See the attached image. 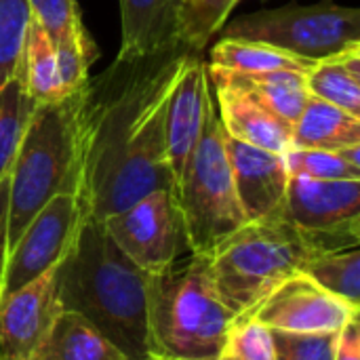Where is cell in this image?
Returning a JSON list of instances; mask_svg holds the SVG:
<instances>
[{"instance_id":"obj_1","label":"cell","mask_w":360,"mask_h":360,"mask_svg":"<svg viewBox=\"0 0 360 360\" xmlns=\"http://www.w3.org/2000/svg\"><path fill=\"white\" fill-rule=\"evenodd\" d=\"M194 53L184 42L118 59L89 76L80 99L78 196L86 219L103 221L156 190H173L165 112L171 86Z\"/></svg>"},{"instance_id":"obj_2","label":"cell","mask_w":360,"mask_h":360,"mask_svg":"<svg viewBox=\"0 0 360 360\" xmlns=\"http://www.w3.org/2000/svg\"><path fill=\"white\" fill-rule=\"evenodd\" d=\"M148 281L108 236L101 221L84 219L68 255L57 266V293L72 310L103 333L127 360L150 356Z\"/></svg>"},{"instance_id":"obj_3","label":"cell","mask_w":360,"mask_h":360,"mask_svg":"<svg viewBox=\"0 0 360 360\" xmlns=\"http://www.w3.org/2000/svg\"><path fill=\"white\" fill-rule=\"evenodd\" d=\"M359 243L356 236L308 232L272 215L247 221L221 240L209 253V264L221 302L234 316H243L312 257Z\"/></svg>"},{"instance_id":"obj_4","label":"cell","mask_w":360,"mask_h":360,"mask_svg":"<svg viewBox=\"0 0 360 360\" xmlns=\"http://www.w3.org/2000/svg\"><path fill=\"white\" fill-rule=\"evenodd\" d=\"M82 89L36 105L27 120L8 173V249L51 198L61 192L78 194Z\"/></svg>"},{"instance_id":"obj_5","label":"cell","mask_w":360,"mask_h":360,"mask_svg":"<svg viewBox=\"0 0 360 360\" xmlns=\"http://www.w3.org/2000/svg\"><path fill=\"white\" fill-rule=\"evenodd\" d=\"M234 319L215 289L209 255L188 253L148 281V342L154 356H217Z\"/></svg>"},{"instance_id":"obj_6","label":"cell","mask_w":360,"mask_h":360,"mask_svg":"<svg viewBox=\"0 0 360 360\" xmlns=\"http://www.w3.org/2000/svg\"><path fill=\"white\" fill-rule=\"evenodd\" d=\"M173 194L184 219L190 253L209 255L221 240L247 224L224 146V127L215 110Z\"/></svg>"},{"instance_id":"obj_7","label":"cell","mask_w":360,"mask_h":360,"mask_svg":"<svg viewBox=\"0 0 360 360\" xmlns=\"http://www.w3.org/2000/svg\"><path fill=\"white\" fill-rule=\"evenodd\" d=\"M221 30L228 38L257 40L297 57L321 61L360 46V11L333 2L287 4L238 17Z\"/></svg>"},{"instance_id":"obj_8","label":"cell","mask_w":360,"mask_h":360,"mask_svg":"<svg viewBox=\"0 0 360 360\" xmlns=\"http://www.w3.org/2000/svg\"><path fill=\"white\" fill-rule=\"evenodd\" d=\"M101 224L114 245L148 276L190 253L173 190H156Z\"/></svg>"},{"instance_id":"obj_9","label":"cell","mask_w":360,"mask_h":360,"mask_svg":"<svg viewBox=\"0 0 360 360\" xmlns=\"http://www.w3.org/2000/svg\"><path fill=\"white\" fill-rule=\"evenodd\" d=\"M84 219L82 200L76 192H61L51 198L8 249L2 295L57 268L72 249Z\"/></svg>"},{"instance_id":"obj_10","label":"cell","mask_w":360,"mask_h":360,"mask_svg":"<svg viewBox=\"0 0 360 360\" xmlns=\"http://www.w3.org/2000/svg\"><path fill=\"white\" fill-rule=\"evenodd\" d=\"M359 308L342 302L308 274L293 272L278 283L249 314L270 331L283 333H340Z\"/></svg>"},{"instance_id":"obj_11","label":"cell","mask_w":360,"mask_h":360,"mask_svg":"<svg viewBox=\"0 0 360 360\" xmlns=\"http://www.w3.org/2000/svg\"><path fill=\"white\" fill-rule=\"evenodd\" d=\"M209 86L207 63L200 53H190L175 76L165 112L167 160L175 184L194 154L211 112L215 110Z\"/></svg>"},{"instance_id":"obj_12","label":"cell","mask_w":360,"mask_h":360,"mask_svg":"<svg viewBox=\"0 0 360 360\" xmlns=\"http://www.w3.org/2000/svg\"><path fill=\"white\" fill-rule=\"evenodd\" d=\"M278 215L308 232L360 238V179L289 177Z\"/></svg>"},{"instance_id":"obj_13","label":"cell","mask_w":360,"mask_h":360,"mask_svg":"<svg viewBox=\"0 0 360 360\" xmlns=\"http://www.w3.org/2000/svg\"><path fill=\"white\" fill-rule=\"evenodd\" d=\"M57 268L0 297V360H27L61 314Z\"/></svg>"},{"instance_id":"obj_14","label":"cell","mask_w":360,"mask_h":360,"mask_svg":"<svg viewBox=\"0 0 360 360\" xmlns=\"http://www.w3.org/2000/svg\"><path fill=\"white\" fill-rule=\"evenodd\" d=\"M209 80L219 101V122L226 135L249 146L285 156L291 150L293 124L272 112L255 93L240 84L228 70L209 65Z\"/></svg>"},{"instance_id":"obj_15","label":"cell","mask_w":360,"mask_h":360,"mask_svg":"<svg viewBox=\"0 0 360 360\" xmlns=\"http://www.w3.org/2000/svg\"><path fill=\"white\" fill-rule=\"evenodd\" d=\"M224 146L247 221L278 215L285 202L289 171L285 156L238 141L224 131Z\"/></svg>"},{"instance_id":"obj_16","label":"cell","mask_w":360,"mask_h":360,"mask_svg":"<svg viewBox=\"0 0 360 360\" xmlns=\"http://www.w3.org/2000/svg\"><path fill=\"white\" fill-rule=\"evenodd\" d=\"M179 0H120L118 59H135L179 44Z\"/></svg>"},{"instance_id":"obj_17","label":"cell","mask_w":360,"mask_h":360,"mask_svg":"<svg viewBox=\"0 0 360 360\" xmlns=\"http://www.w3.org/2000/svg\"><path fill=\"white\" fill-rule=\"evenodd\" d=\"M27 360H127V356L80 314L61 310Z\"/></svg>"},{"instance_id":"obj_18","label":"cell","mask_w":360,"mask_h":360,"mask_svg":"<svg viewBox=\"0 0 360 360\" xmlns=\"http://www.w3.org/2000/svg\"><path fill=\"white\" fill-rule=\"evenodd\" d=\"M360 143V116L310 95L304 112L293 124L291 148L300 150H342Z\"/></svg>"},{"instance_id":"obj_19","label":"cell","mask_w":360,"mask_h":360,"mask_svg":"<svg viewBox=\"0 0 360 360\" xmlns=\"http://www.w3.org/2000/svg\"><path fill=\"white\" fill-rule=\"evenodd\" d=\"M15 76L21 80L25 93L36 105L55 103L68 95L61 84L53 42L36 19H30L21 61Z\"/></svg>"},{"instance_id":"obj_20","label":"cell","mask_w":360,"mask_h":360,"mask_svg":"<svg viewBox=\"0 0 360 360\" xmlns=\"http://www.w3.org/2000/svg\"><path fill=\"white\" fill-rule=\"evenodd\" d=\"M314 63L316 61L297 57L293 53H287L266 42L224 36L211 49L209 65L238 72V74H262V72H278V70L308 74Z\"/></svg>"},{"instance_id":"obj_21","label":"cell","mask_w":360,"mask_h":360,"mask_svg":"<svg viewBox=\"0 0 360 360\" xmlns=\"http://www.w3.org/2000/svg\"><path fill=\"white\" fill-rule=\"evenodd\" d=\"M306 84L312 97L360 116V46L316 61Z\"/></svg>"},{"instance_id":"obj_22","label":"cell","mask_w":360,"mask_h":360,"mask_svg":"<svg viewBox=\"0 0 360 360\" xmlns=\"http://www.w3.org/2000/svg\"><path fill=\"white\" fill-rule=\"evenodd\" d=\"M230 72V70H228ZM240 84H245L251 93H255L272 112H276L289 124H295L300 114L304 112L310 91L306 84V74L302 72H262V74H238L230 72Z\"/></svg>"},{"instance_id":"obj_23","label":"cell","mask_w":360,"mask_h":360,"mask_svg":"<svg viewBox=\"0 0 360 360\" xmlns=\"http://www.w3.org/2000/svg\"><path fill=\"white\" fill-rule=\"evenodd\" d=\"M316 285L360 310V251L359 247L321 253L300 270Z\"/></svg>"},{"instance_id":"obj_24","label":"cell","mask_w":360,"mask_h":360,"mask_svg":"<svg viewBox=\"0 0 360 360\" xmlns=\"http://www.w3.org/2000/svg\"><path fill=\"white\" fill-rule=\"evenodd\" d=\"M36 103L25 93L21 80L13 76L0 89V184L8 177L23 131Z\"/></svg>"},{"instance_id":"obj_25","label":"cell","mask_w":360,"mask_h":360,"mask_svg":"<svg viewBox=\"0 0 360 360\" xmlns=\"http://www.w3.org/2000/svg\"><path fill=\"white\" fill-rule=\"evenodd\" d=\"M65 93L80 91L89 80V65L99 57V49L86 34L84 25L72 27L51 40Z\"/></svg>"},{"instance_id":"obj_26","label":"cell","mask_w":360,"mask_h":360,"mask_svg":"<svg viewBox=\"0 0 360 360\" xmlns=\"http://www.w3.org/2000/svg\"><path fill=\"white\" fill-rule=\"evenodd\" d=\"M240 0H190L179 8V42L200 53Z\"/></svg>"},{"instance_id":"obj_27","label":"cell","mask_w":360,"mask_h":360,"mask_svg":"<svg viewBox=\"0 0 360 360\" xmlns=\"http://www.w3.org/2000/svg\"><path fill=\"white\" fill-rule=\"evenodd\" d=\"M30 19L27 0H0V89L17 74Z\"/></svg>"},{"instance_id":"obj_28","label":"cell","mask_w":360,"mask_h":360,"mask_svg":"<svg viewBox=\"0 0 360 360\" xmlns=\"http://www.w3.org/2000/svg\"><path fill=\"white\" fill-rule=\"evenodd\" d=\"M289 177H306L319 181L360 179V169L350 165L338 150H300L291 148L285 154Z\"/></svg>"},{"instance_id":"obj_29","label":"cell","mask_w":360,"mask_h":360,"mask_svg":"<svg viewBox=\"0 0 360 360\" xmlns=\"http://www.w3.org/2000/svg\"><path fill=\"white\" fill-rule=\"evenodd\" d=\"M217 356L219 360H276L272 331L253 316H236Z\"/></svg>"},{"instance_id":"obj_30","label":"cell","mask_w":360,"mask_h":360,"mask_svg":"<svg viewBox=\"0 0 360 360\" xmlns=\"http://www.w3.org/2000/svg\"><path fill=\"white\" fill-rule=\"evenodd\" d=\"M276 360H333L338 333L272 331Z\"/></svg>"},{"instance_id":"obj_31","label":"cell","mask_w":360,"mask_h":360,"mask_svg":"<svg viewBox=\"0 0 360 360\" xmlns=\"http://www.w3.org/2000/svg\"><path fill=\"white\" fill-rule=\"evenodd\" d=\"M27 4L32 19L42 25L51 40L72 27L82 25L76 0H27Z\"/></svg>"},{"instance_id":"obj_32","label":"cell","mask_w":360,"mask_h":360,"mask_svg":"<svg viewBox=\"0 0 360 360\" xmlns=\"http://www.w3.org/2000/svg\"><path fill=\"white\" fill-rule=\"evenodd\" d=\"M333 360H360V323L352 319L340 333Z\"/></svg>"},{"instance_id":"obj_33","label":"cell","mask_w":360,"mask_h":360,"mask_svg":"<svg viewBox=\"0 0 360 360\" xmlns=\"http://www.w3.org/2000/svg\"><path fill=\"white\" fill-rule=\"evenodd\" d=\"M6 224H8V177L0 184V297H2L4 266H6V255H8Z\"/></svg>"},{"instance_id":"obj_34","label":"cell","mask_w":360,"mask_h":360,"mask_svg":"<svg viewBox=\"0 0 360 360\" xmlns=\"http://www.w3.org/2000/svg\"><path fill=\"white\" fill-rule=\"evenodd\" d=\"M179 360H219V356H209V359H179Z\"/></svg>"},{"instance_id":"obj_35","label":"cell","mask_w":360,"mask_h":360,"mask_svg":"<svg viewBox=\"0 0 360 360\" xmlns=\"http://www.w3.org/2000/svg\"><path fill=\"white\" fill-rule=\"evenodd\" d=\"M143 360H167V359H160V356H154V354H150V356H146Z\"/></svg>"},{"instance_id":"obj_36","label":"cell","mask_w":360,"mask_h":360,"mask_svg":"<svg viewBox=\"0 0 360 360\" xmlns=\"http://www.w3.org/2000/svg\"><path fill=\"white\" fill-rule=\"evenodd\" d=\"M186 2H190V0H179V4H181V6H184ZM181 6H179V8H181Z\"/></svg>"}]
</instances>
